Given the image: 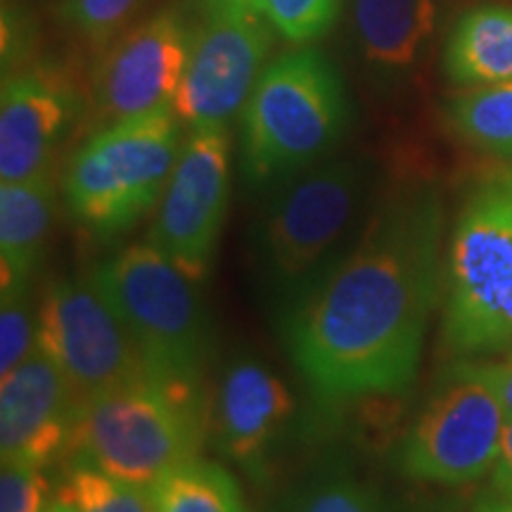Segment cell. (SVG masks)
Listing matches in <instances>:
<instances>
[{
  "label": "cell",
  "mask_w": 512,
  "mask_h": 512,
  "mask_svg": "<svg viewBox=\"0 0 512 512\" xmlns=\"http://www.w3.org/2000/svg\"><path fill=\"white\" fill-rule=\"evenodd\" d=\"M441 228L432 190H396L283 313L287 351L318 399L396 396L415 382L444 278Z\"/></svg>",
  "instance_id": "cell-1"
},
{
  "label": "cell",
  "mask_w": 512,
  "mask_h": 512,
  "mask_svg": "<svg viewBox=\"0 0 512 512\" xmlns=\"http://www.w3.org/2000/svg\"><path fill=\"white\" fill-rule=\"evenodd\" d=\"M351 107L337 64L313 43L275 55L240 112L242 174L275 188L332 157Z\"/></svg>",
  "instance_id": "cell-2"
},
{
  "label": "cell",
  "mask_w": 512,
  "mask_h": 512,
  "mask_svg": "<svg viewBox=\"0 0 512 512\" xmlns=\"http://www.w3.org/2000/svg\"><path fill=\"white\" fill-rule=\"evenodd\" d=\"M370 169L358 157H330L275 185L252 233L256 278L287 311L349 247L363 214Z\"/></svg>",
  "instance_id": "cell-3"
},
{
  "label": "cell",
  "mask_w": 512,
  "mask_h": 512,
  "mask_svg": "<svg viewBox=\"0 0 512 512\" xmlns=\"http://www.w3.org/2000/svg\"><path fill=\"white\" fill-rule=\"evenodd\" d=\"M207 434L202 384L145 370L81 406L72 451L107 475L152 486L200 453Z\"/></svg>",
  "instance_id": "cell-4"
},
{
  "label": "cell",
  "mask_w": 512,
  "mask_h": 512,
  "mask_svg": "<svg viewBox=\"0 0 512 512\" xmlns=\"http://www.w3.org/2000/svg\"><path fill=\"white\" fill-rule=\"evenodd\" d=\"M174 107L102 124L69 157L62 195L69 214L100 240L131 230L162 200L181 155Z\"/></svg>",
  "instance_id": "cell-5"
},
{
  "label": "cell",
  "mask_w": 512,
  "mask_h": 512,
  "mask_svg": "<svg viewBox=\"0 0 512 512\" xmlns=\"http://www.w3.org/2000/svg\"><path fill=\"white\" fill-rule=\"evenodd\" d=\"M444 347L486 356L512 347V164L472 188L444 271Z\"/></svg>",
  "instance_id": "cell-6"
},
{
  "label": "cell",
  "mask_w": 512,
  "mask_h": 512,
  "mask_svg": "<svg viewBox=\"0 0 512 512\" xmlns=\"http://www.w3.org/2000/svg\"><path fill=\"white\" fill-rule=\"evenodd\" d=\"M128 335L155 373L202 384L214 330L195 280L140 242L107 256L91 273Z\"/></svg>",
  "instance_id": "cell-7"
},
{
  "label": "cell",
  "mask_w": 512,
  "mask_h": 512,
  "mask_svg": "<svg viewBox=\"0 0 512 512\" xmlns=\"http://www.w3.org/2000/svg\"><path fill=\"white\" fill-rule=\"evenodd\" d=\"M508 413L491 363L458 361L401 439L396 465L415 482L463 486L494 470Z\"/></svg>",
  "instance_id": "cell-8"
},
{
  "label": "cell",
  "mask_w": 512,
  "mask_h": 512,
  "mask_svg": "<svg viewBox=\"0 0 512 512\" xmlns=\"http://www.w3.org/2000/svg\"><path fill=\"white\" fill-rule=\"evenodd\" d=\"M38 349L60 368L79 406L150 370L91 275L57 278L46 287L38 304Z\"/></svg>",
  "instance_id": "cell-9"
},
{
  "label": "cell",
  "mask_w": 512,
  "mask_h": 512,
  "mask_svg": "<svg viewBox=\"0 0 512 512\" xmlns=\"http://www.w3.org/2000/svg\"><path fill=\"white\" fill-rule=\"evenodd\" d=\"M230 195L228 126L190 128L150 226V242L195 283L214 266Z\"/></svg>",
  "instance_id": "cell-10"
},
{
  "label": "cell",
  "mask_w": 512,
  "mask_h": 512,
  "mask_svg": "<svg viewBox=\"0 0 512 512\" xmlns=\"http://www.w3.org/2000/svg\"><path fill=\"white\" fill-rule=\"evenodd\" d=\"M275 31L259 10L204 12L174 110L188 128L228 126L268 64Z\"/></svg>",
  "instance_id": "cell-11"
},
{
  "label": "cell",
  "mask_w": 512,
  "mask_h": 512,
  "mask_svg": "<svg viewBox=\"0 0 512 512\" xmlns=\"http://www.w3.org/2000/svg\"><path fill=\"white\" fill-rule=\"evenodd\" d=\"M195 29L178 8H162L114 36L93 72V102L110 124L174 107L188 69Z\"/></svg>",
  "instance_id": "cell-12"
},
{
  "label": "cell",
  "mask_w": 512,
  "mask_h": 512,
  "mask_svg": "<svg viewBox=\"0 0 512 512\" xmlns=\"http://www.w3.org/2000/svg\"><path fill=\"white\" fill-rule=\"evenodd\" d=\"M79 112V91L57 64L31 62L5 74L0 91V181H29L48 174Z\"/></svg>",
  "instance_id": "cell-13"
},
{
  "label": "cell",
  "mask_w": 512,
  "mask_h": 512,
  "mask_svg": "<svg viewBox=\"0 0 512 512\" xmlns=\"http://www.w3.org/2000/svg\"><path fill=\"white\" fill-rule=\"evenodd\" d=\"M79 401L60 368L36 349L0 384V458L46 467L72 444Z\"/></svg>",
  "instance_id": "cell-14"
},
{
  "label": "cell",
  "mask_w": 512,
  "mask_h": 512,
  "mask_svg": "<svg viewBox=\"0 0 512 512\" xmlns=\"http://www.w3.org/2000/svg\"><path fill=\"white\" fill-rule=\"evenodd\" d=\"M294 413V396L264 361L240 356L223 370L216 392V441L221 453L256 470Z\"/></svg>",
  "instance_id": "cell-15"
},
{
  "label": "cell",
  "mask_w": 512,
  "mask_h": 512,
  "mask_svg": "<svg viewBox=\"0 0 512 512\" xmlns=\"http://www.w3.org/2000/svg\"><path fill=\"white\" fill-rule=\"evenodd\" d=\"M358 53L377 76H401L437 27V0H351Z\"/></svg>",
  "instance_id": "cell-16"
},
{
  "label": "cell",
  "mask_w": 512,
  "mask_h": 512,
  "mask_svg": "<svg viewBox=\"0 0 512 512\" xmlns=\"http://www.w3.org/2000/svg\"><path fill=\"white\" fill-rule=\"evenodd\" d=\"M55 211L57 192L48 174L0 185V297L31 290Z\"/></svg>",
  "instance_id": "cell-17"
},
{
  "label": "cell",
  "mask_w": 512,
  "mask_h": 512,
  "mask_svg": "<svg viewBox=\"0 0 512 512\" xmlns=\"http://www.w3.org/2000/svg\"><path fill=\"white\" fill-rule=\"evenodd\" d=\"M444 74L458 88L512 81V8L477 5L465 10L444 43Z\"/></svg>",
  "instance_id": "cell-18"
},
{
  "label": "cell",
  "mask_w": 512,
  "mask_h": 512,
  "mask_svg": "<svg viewBox=\"0 0 512 512\" xmlns=\"http://www.w3.org/2000/svg\"><path fill=\"white\" fill-rule=\"evenodd\" d=\"M155 512H247L245 498L226 467L192 458L150 486Z\"/></svg>",
  "instance_id": "cell-19"
},
{
  "label": "cell",
  "mask_w": 512,
  "mask_h": 512,
  "mask_svg": "<svg viewBox=\"0 0 512 512\" xmlns=\"http://www.w3.org/2000/svg\"><path fill=\"white\" fill-rule=\"evenodd\" d=\"M446 119L467 145L512 159V81L463 88L448 102Z\"/></svg>",
  "instance_id": "cell-20"
},
{
  "label": "cell",
  "mask_w": 512,
  "mask_h": 512,
  "mask_svg": "<svg viewBox=\"0 0 512 512\" xmlns=\"http://www.w3.org/2000/svg\"><path fill=\"white\" fill-rule=\"evenodd\" d=\"M57 496L72 512H155L150 486L124 482L79 460H74Z\"/></svg>",
  "instance_id": "cell-21"
},
{
  "label": "cell",
  "mask_w": 512,
  "mask_h": 512,
  "mask_svg": "<svg viewBox=\"0 0 512 512\" xmlns=\"http://www.w3.org/2000/svg\"><path fill=\"white\" fill-rule=\"evenodd\" d=\"M347 0H256L275 34L292 46L318 41L335 27Z\"/></svg>",
  "instance_id": "cell-22"
},
{
  "label": "cell",
  "mask_w": 512,
  "mask_h": 512,
  "mask_svg": "<svg viewBox=\"0 0 512 512\" xmlns=\"http://www.w3.org/2000/svg\"><path fill=\"white\" fill-rule=\"evenodd\" d=\"M140 0H62L60 22L95 48H105L121 34Z\"/></svg>",
  "instance_id": "cell-23"
},
{
  "label": "cell",
  "mask_w": 512,
  "mask_h": 512,
  "mask_svg": "<svg viewBox=\"0 0 512 512\" xmlns=\"http://www.w3.org/2000/svg\"><path fill=\"white\" fill-rule=\"evenodd\" d=\"M38 349V306L31 290L3 297L0 311V377L10 375Z\"/></svg>",
  "instance_id": "cell-24"
},
{
  "label": "cell",
  "mask_w": 512,
  "mask_h": 512,
  "mask_svg": "<svg viewBox=\"0 0 512 512\" xmlns=\"http://www.w3.org/2000/svg\"><path fill=\"white\" fill-rule=\"evenodd\" d=\"M294 512H375V498L351 477H328L309 489Z\"/></svg>",
  "instance_id": "cell-25"
},
{
  "label": "cell",
  "mask_w": 512,
  "mask_h": 512,
  "mask_svg": "<svg viewBox=\"0 0 512 512\" xmlns=\"http://www.w3.org/2000/svg\"><path fill=\"white\" fill-rule=\"evenodd\" d=\"M48 503V482L41 467L3 463L0 512H41Z\"/></svg>",
  "instance_id": "cell-26"
},
{
  "label": "cell",
  "mask_w": 512,
  "mask_h": 512,
  "mask_svg": "<svg viewBox=\"0 0 512 512\" xmlns=\"http://www.w3.org/2000/svg\"><path fill=\"white\" fill-rule=\"evenodd\" d=\"M31 22L22 15L15 5L5 0L3 5V76L17 72L24 64H29L31 53Z\"/></svg>",
  "instance_id": "cell-27"
},
{
  "label": "cell",
  "mask_w": 512,
  "mask_h": 512,
  "mask_svg": "<svg viewBox=\"0 0 512 512\" xmlns=\"http://www.w3.org/2000/svg\"><path fill=\"white\" fill-rule=\"evenodd\" d=\"M491 472H494V484L496 489L501 491L503 501L512 503V418L508 420V425H505L501 453H498V460Z\"/></svg>",
  "instance_id": "cell-28"
},
{
  "label": "cell",
  "mask_w": 512,
  "mask_h": 512,
  "mask_svg": "<svg viewBox=\"0 0 512 512\" xmlns=\"http://www.w3.org/2000/svg\"><path fill=\"white\" fill-rule=\"evenodd\" d=\"M494 377L498 394H501V401L505 406V413H508V418H512V358L508 363L494 366Z\"/></svg>",
  "instance_id": "cell-29"
},
{
  "label": "cell",
  "mask_w": 512,
  "mask_h": 512,
  "mask_svg": "<svg viewBox=\"0 0 512 512\" xmlns=\"http://www.w3.org/2000/svg\"><path fill=\"white\" fill-rule=\"evenodd\" d=\"M204 12L219 10H259L256 0H200Z\"/></svg>",
  "instance_id": "cell-30"
},
{
  "label": "cell",
  "mask_w": 512,
  "mask_h": 512,
  "mask_svg": "<svg viewBox=\"0 0 512 512\" xmlns=\"http://www.w3.org/2000/svg\"><path fill=\"white\" fill-rule=\"evenodd\" d=\"M41 512H72V510H69V505L64 503L62 498L55 494L53 498H48V503L43 505V510H41Z\"/></svg>",
  "instance_id": "cell-31"
},
{
  "label": "cell",
  "mask_w": 512,
  "mask_h": 512,
  "mask_svg": "<svg viewBox=\"0 0 512 512\" xmlns=\"http://www.w3.org/2000/svg\"><path fill=\"white\" fill-rule=\"evenodd\" d=\"M479 512H512V503L503 501L501 505H486V508H482Z\"/></svg>",
  "instance_id": "cell-32"
}]
</instances>
